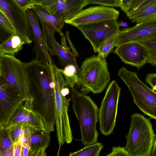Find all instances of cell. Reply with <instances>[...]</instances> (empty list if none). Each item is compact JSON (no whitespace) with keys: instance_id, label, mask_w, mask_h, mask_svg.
Returning a JSON list of instances; mask_svg holds the SVG:
<instances>
[{"instance_id":"1","label":"cell","mask_w":156,"mask_h":156,"mask_svg":"<svg viewBox=\"0 0 156 156\" xmlns=\"http://www.w3.org/2000/svg\"><path fill=\"white\" fill-rule=\"evenodd\" d=\"M71 94L73 108L80 127L81 142L84 146L93 144L97 141L98 136L96 127L99 109L89 96L74 87Z\"/></svg>"},{"instance_id":"2","label":"cell","mask_w":156,"mask_h":156,"mask_svg":"<svg viewBox=\"0 0 156 156\" xmlns=\"http://www.w3.org/2000/svg\"><path fill=\"white\" fill-rule=\"evenodd\" d=\"M50 65L55 83V114L59 146L58 156L62 146L65 143L68 144L71 143L73 139L68 113L69 102L71 98H67L62 95V89L67 87L64 78L58 68L54 64Z\"/></svg>"},{"instance_id":"3","label":"cell","mask_w":156,"mask_h":156,"mask_svg":"<svg viewBox=\"0 0 156 156\" xmlns=\"http://www.w3.org/2000/svg\"><path fill=\"white\" fill-rule=\"evenodd\" d=\"M155 135L149 119L135 113L131 116L130 127L126 136V144L124 147L129 156H150Z\"/></svg>"},{"instance_id":"4","label":"cell","mask_w":156,"mask_h":156,"mask_svg":"<svg viewBox=\"0 0 156 156\" xmlns=\"http://www.w3.org/2000/svg\"><path fill=\"white\" fill-rule=\"evenodd\" d=\"M110 79L105 58L93 55L82 62L77 87L84 94L99 93L105 88Z\"/></svg>"},{"instance_id":"5","label":"cell","mask_w":156,"mask_h":156,"mask_svg":"<svg viewBox=\"0 0 156 156\" xmlns=\"http://www.w3.org/2000/svg\"><path fill=\"white\" fill-rule=\"evenodd\" d=\"M118 74L129 88L137 106L145 115L156 120V92L143 83L135 72L123 67Z\"/></svg>"},{"instance_id":"6","label":"cell","mask_w":156,"mask_h":156,"mask_svg":"<svg viewBox=\"0 0 156 156\" xmlns=\"http://www.w3.org/2000/svg\"><path fill=\"white\" fill-rule=\"evenodd\" d=\"M0 81L9 85L24 101L28 97H32L23 62L14 56L0 54Z\"/></svg>"},{"instance_id":"7","label":"cell","mask_w":156,"mask_h":156,"mask_svg":"<svg viewBox=\"0 0 156 156\" xmlns=\"http://www.w3.org/2000/svg\"><path fill=\"white\" fill-rule=\"evenodd\" d=\"M121 90L116 81L113 80L109 83L101 101L99 120L100 130L104 135L108 136L113 133Z\"/></svg>"},{"instance_id":"8","label":"cell","mask_w":156,"mask_h":156,"mask_svg":"<svg viewBox=\"0 0 156 156\" xmlns=\"http://www.w3.org/2000/svg\"><path fill=\"white\" fill-rule=\"evenodd\" d=\"M120 25L117 20L111 19L78 26L76 27L91 44L95 53L107 40L116 35Z\"/></svg>"},{"instance_id":"9","label":"cell","mask_w":156,"mask_h":156,"mask_svg":"<svg viewBox=\"0 0 156 156\" xmlns=\"http://www.w3.org/2000/svg\"><path fill=\"white\" fill-rule=\"evenodd\" d=\"M0 11L8 19L16 34L23 38L27 44L31 43L33 31L26 11L14 0H0Z\"/></svg>"},{"instance_id":"10","label":"cell","mask_w":156,"mask_h":156,"mask_svg":"<svg viewBox=\"0 0 156 156\" xmlns=\"http://www.w3.org/2000/svg\"><path fill=\"white\" fill-rule=\"evenodd\" d=\"M0 129L6 128L24 101L8 84L0 81Z\"/></svg>"},{"instance_id":"11","label":"cell","mask_w":156,"mask_h":156,"mask_svg":"<svg viewBox=\"0 0 156 156\" xmlns=\"http://www.w3.org/2000/svg\"><path fill=\"white\" fill-rule=\"evenodd\" d=\"M155 37L156 18L137 23L133 27L119 30L116 35L114 46Z\"/></svg>"},{"instance_id":"12","label":"cell","mask_w":156,"mask_h":156,"mask_svg":"<svg viewBox=\"0 0 156 156\" xmlns=\"http://www.w3.org/2000/svg\"><path fill=\"white\" fill-rule=\"evenodd\" d=\"M119 12L112 7L98 5L82 10L66 23L76 27L81 25L107 20H117Z\"/></svg>"},{"instance_id":"13","label":"cell","mask_w":156,"mask_h":156,"mask_svg":"<svg viewBox=\"0 0 156 156\" xmlns=\"http://www.w3.org/2000/svg\"><path fill=\"white\" fill-rule=\"evenodd\" d=\"M41 25L44 39L46 43L54 51L55 55L58 56L59 63L63 67L68 64H73L78 69L76 62L77 55L71 52L66 43V37L63 33L61 37V44L56 40L54 36L55 30L41 21Z\"/></svg>"},{"instance_id":"14","label":"cell","mask_w":156,"mask_h":156,"mask_svg":"<svg viewBox=\"0 0 156 156\" xmlns=\"http://www.w3.org/2000/svg\"><path fill=\"white\" fill-rule=\"evenodd\" d=\"M33 31L34 42L33 49L35 52V60L45 63H53L51 57L55 55L53 49L47 44L44 39L37 16L32 9L26 10Z\"/></svg>"},{"instance_id":"15","label":"cell","mask_w":156,"mask_h":156,"mask_svg":"<svg viewBox=\"0 0 156 156\" xmlns=\"http://www.w3.org/2000/svg\"><path fill=\"white\" fill-rule=\"evenodd\" d=\"M114 52L124 63L137 68L139 70L147 63L149 55L145 47L141 44L132 42L116 47Z\"/></svg>"},{"instance_id":"16","label":"cell","mask_w":156,"mask_h":156,"mask_svg":"<svg viewBox=\"0 0 156 156\" xmlns=\"http://www.w3.org/2000/svg\"><path fill=\"white\" fill-rule=\"evenodd\" d=\"M89 4L87 0H59L53 5L45 7L65 23Z\"/></svg>"},{"instance_id":"17","label":"cell","mask_w":156,"mask_h":156,"mask_svg":"<svg viewBox=\"0 0 156 156\" xmlns=\"http://www.w3.org/2000/svg\"><path fill=\"white\" fill-rule=\"evenodd\" d=\"M28 149V156H45L46 150L49 145L50 133L45 129H36L25 137Z\"/></svg>"},{"instance_id":"18","label":"cell","mask_w":156,"mask_h":156,"mask_svg":"<svg viewBox=\"0 0 156 156\" xmlns=\"http://www.w3.org/2000/svg\"><path fill=\"white\" fill-rule=\"evenodd\" d=\"M19 122L27 123L37 129H45L40 117L33 110L28 109L23 105L13 114L8 126Z\"/></svg>"},{"instance_id":"19","label":"cell","mask_w":156,"mask_h":156,"mask_svg":"<svg viewBox=\"0 0 156 156\" xmlns=\"http://www.w3.org/2000/svg\"><path fill=\"white\" fill-rule=\"evenodd\" d=\"M39 19L61 35L65 22L56 15L51 13L44 7L36 5L32 9Z\"/></svg>"},{"instance_id":"20","label":"cell","mask_w":156,"mask_h":156,"mask_svg":"<svg viewBox=\"0 0 156 156\" xmlns=\"http://www.w3.org/2000/svg\"><path fill=\"white\" fill-rule=\"evenodd\" d=\"M27 44L25 41L17 34H11L0 45V54L14 56Z\"/></svg>"},{"instance_id":"21","label":"cell","mask_w":156,"mask_h":156,"mask_svg":"<svg viewBox=\"0 0 156 156\" xmlns=\"http://www.w3.org/2000/svg\"><path fill=\"white\" fill-rule=\"evenodd\" d=\"M5 129L14 143L19 142L20 138L34 130L38 129L26 122H19L7 126Z\"/></svg>"},{"instance_id":"22","label":"cell","mask_w":156,"mask_h":156,"mask_svg":"<svg viewBox=\"0 0 156 156\" xmlns=\"http://www.w3.org/2000/svg\"><path fill=\"white\" fill-rule=\"evenodd\" d=\"M128 17L136 23L156 18V2L134 11Z\"/></svg>"},{"instance_id":"23","label":"cell","mask_w":156,"mask_h":156,"mask_svg":"<svg viewBox=\"0 0 156 156\" xmlns=\"http://www.w3.org/2000/svg\"><path fill=\"white\" fill-rule=\"evenodd\" d=\"M80 69L73 64L67 65L64 67L63 69L58 68L64 77L67 87L72 88L75 84L77 86L78 85Z\"/></svg>"},{"instance_id":"24","label":"cell","mask_w":156,"mask_h":156,"mask_svg":"<svg viewBox=\"0 0 156 156\" xmlns=\"http://www.w3.org/2000/svg\"><path fill=\"white\" fill-rule=\"evenodd\" d=\"M101 143L97 141L95 143L84 147L76 151L70 153L69 156H98L103 147Z\"/></svg>"},{"instance_id":"25","label":"cell","mask_w":156,"mask_h":156,"mask_svg":"<svg viewBox=\"0 0 156 156\" xmlns=\"http://www.w3.org/2000/svg\"><path fill=\"white\" fill-rule=\"evenodd\" d=\"M136 42L142 44L146 49L149 55L147 63L156 66V37Z\"/></svg>"},{"instance_id":"26","label":"cell","mask_w":156,"mask_h":156,"mask_svg":"<svg viewBox=\"0 0 156 156\" xmlns=\"http://www.w3.org/2000/svg\"><path fill=\"white\" fill-rule=\"evenodd\" d=\"M14 144L5 129H0V155L13 149Z\"/></svg>"},{"instance_id":"27","label":"cell","mask_w":156,"mask_h":156,"mask_svg":"<svg viewBox=\"0 0 156 156\" xmlns=\"http://www.w3.org/2000/svg\"><path fill=\"white\" fill-rule=\"evenodd\" d=\"M116 35L111 37L106 41L98 49V55L100 57L105 58L111 52L114 47Z\"/></svg>"},{"instance_id":"28","label":"cell","mask_w":156,"mask_h":156,"mask_svg":"<svg viewBox=\"0 0 156 156\" xmlns=\"http://www.w3.org/2000/svg\"><path fill=\"white\" fill-rule=\"evenodd\" d=\"M156 2V0H132L126 14L128 17L134 11Z\"/></svg>"},{"instance_id":"29","label":"cell","mask_w":156,"mask_h":156,"mask_svg":"<svg viewBox=\"0 0 156 156\" xmlns=\"http://www.w3.org/2000/svg\"><path fill=\"white\" fill-rule=\"evenodd\" d=\"M0 28L9 34H16V30L8 19L0 11Z\"/></svg>"},{"instance_id":"30","label":"cell","mask_w":156,"mask_h":156,"mask_svg":"<svg viewBox=\"0 0 156 156\" xmlns=\"http://www.w3.org/2000/svg\"><path fill=\"white\" fill-rule=\"evenodd\" d=\"M89 4H97L109 7H119V0H87Z\"/></svg>"},{"instance_id":"31","label":"cell","mask_w":156,"mask_h":156,"mask_svg":"<svg viewBox=\"0 0 156 156\" xmlns=\"http://www.w3.org/2000/svg\"><path fill=\"white\" fill-rule=\"evenodd\" d=\"M23 10L32 9L34 6L38 5L36 0H14Z\"/></svg>"},{"instance_id":"32","label":"cell","mask_w":156,"mask_h":156,"mask_svg":"<svg viewBox=\"0 0 156 156\" xmlns=\"http://www.w3.org/2000/svg\"><path fill=\"white\" fill-rule=\"evenodd\" d=\"M106 155L107 156H129L128 153L124 147L120 146L113 147L111 151Z\"/></svg>"},{"instance_id":"33","label":"cell","mask_w":156,"mask_h":156,"mask_svg":"<svg viewBox=\"0 0 156 156\" xmlns=\"http://www.w3.org/2000/svg\"><path fill=\"white\" fill-rule=\"evenodd\" d=\"M145 81L151 87L153 90L156 91V73L147 74Z\"/></svg>"},{"instance_id":"34","label":"cell","mask_w":156,"mask_h":156,"mask_svg":"<svg viewBox=\"0 0 156 156\" xmlns=\"http://www.w3.org/2000/svg\"><path fill=\"white\" fill-rule=\"evenodd\" d=\"M59 0H36L38 5L44 7H49L56 3Z\"/></svg>"},{"instance_id":"35","label":"cell","mask_w":156,"mask_h":156,"mask_svg":"<svg viewBox=\"0 0 156 156\" xmlns=\"http://www.w3.org/2000/svg\"><path fill=\"white\" fill-rule=\"evenodd\" d=\"M120 7L121 9L126 14L130 6L132 0H119Z\"/></svg>"},{"instance_id":"36","label":"cell","mask_w":156,"mask_h":156,"mask_svg":"<svg viewBox=\"0 0 156 156\" xmlns=\"http://www.w3.org/2000/svg\"><path fill=\"white\" fill-rule=\"evenodd\" d=\"M22 146L20 142L14 143L13 147V156H21Z\"/></svg>"},{"instance_id":"37","label":"cell","mask_w":156,"mask_h":156,"mask_svg":"<svg viewBox=\"0 0 156 156\" xmlns=\"http://www.w3.org/2000/svg\"><path fill=\"white\" fill-rule=\"evenodd\" d=\"M151 156H156V134L155 135L154 140Z\"/></svg>"},{"instance_id":"38","label":"cell","mask_w":156,"mask_h":156,"mask_svg":"<svg viewBox=\"0 0 156 156\" xmlns=\"http://www.w3.org/2000/svg\"><path fill=\"white\" fill-rule=\"evenodd\" d=\"M69 93V90L67 87L63 88L61 90V94L64 96H66Z\"/></svg>"}]
</instances>
